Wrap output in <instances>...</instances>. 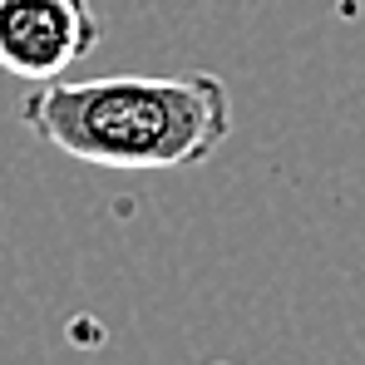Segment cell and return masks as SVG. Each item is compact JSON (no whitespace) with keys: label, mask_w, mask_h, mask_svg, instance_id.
Listing matches in <instances>:
<instances>
[{"label":"cell","mask_w":365,"mask_h":365,"mask_svg":"<svg viewBox=\"0 0 365 365\" xmlns=\"http://www.w3.org/2000/svg\"><path fill=\"white\" fill-rule=\"evenodd\" d=\"M20 123L89 168L182 173L217 158L232 138V94L207 69L50 79L25 94Z\"/></svg>","instance_id":"cell-1"},{"label":"cell","mask_w":365,"mask_h":365,"mask_svg":"<svg viewBox=\"0 0 365 365\" xmlns=\"http://www.w3.org/2000/svg\"><path fill=\"white\" fill-rule=\"evenodd\" d=\"M99 40L104 20L94 0H0V69L25 84L64 79Z\"/></svg>","instance_id":"cell-2"},{"label":"cell","mask_w":365,"mask_h":365,"mask_svg":"<svg viewBox=\"0 0 365 365\" xmlns=\"http://www.w3.org/2000/svg\"><path fill=\"white\" fill-rule=\"evenodd\" d=\"M207 365H237V361H207Z\"/></svg>","instance_id":"cell-3"}]
</instances>
